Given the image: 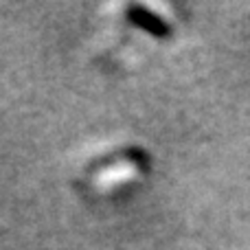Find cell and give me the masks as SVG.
I'll use <instances>...</instances> for the list:
<instances>
[{
    "label": "cell",
    "instance_id": "6da1fadb",
    "mask_svg": "<svg viewBox=\"0 0 250 250\" xmlns=\"http://www.w3.org/2000/svg\"><path fill=\"white\" fill-rule=\"evenodd\" d=\"M136 173H138L136 163L123 160V163H117V165H112V167L104 169V171L97 176V187H101V189H112V187H119V185H123V182L132 180Z\"/></svg>",
    "mask_w": 250,
    "mask_h": 250
}]
</instances>
